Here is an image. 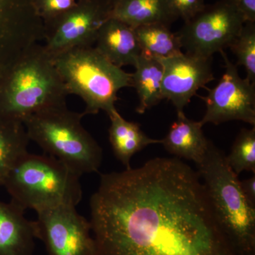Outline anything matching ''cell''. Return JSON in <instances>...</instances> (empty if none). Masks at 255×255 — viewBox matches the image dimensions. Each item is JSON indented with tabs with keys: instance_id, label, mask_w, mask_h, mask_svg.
I'll use <instances>...</instances> for the list:
<instances>
[{
	"instance_id": "7402d4cb",
	"label": "cell",
	"mask_w": 255,
	"mask_h": 255,
	"mask_svg": "<svg viewBox=\"0 0 255 255\" xmlns=\"http://www.w3.org/2000/svg\"><path fill=\"white\" fill-rule=\"evenodd\" d=\"M228 48L246 69L247 79L255 83V22H246Z\"/></svg>"
},
{
	"instance_id": "d4e9b609",
	"label": "cell",
	"mask_w": 255,
	"mask_h": 255,
	"mask_svg": "<svg viewBox=\"0 0 255 255\" xmlns=\"http://www.w3.org/2000/svg\"><path fill=\"white\" fill-rule=\"evenodd\" d=\"M235 8L245 22H255V0H226Z\"/></svg>"
},
{
	"instance_id": "52a82bcc",
	"label": "cell",
	"mask_w": 255,
	"mask_h": 255,
	"mask_svg": "<svg viewBox=\"0 0 255 255\" xmlns=\"http://www.w3.org/2000/svg\"><path fill=\"white\" fill-rule=\"evenodd\" d=\"M245 23L232 5L220 0L206 5L202 11L184 22L177 33L186 53L213 57L229 47Z\"/></svg>"
},
{
	"instance_id": "e0dca14e",
	"label": "cell",
	"mask_w": 255,
	"mask_h": 255,
	"mask_svg": "<svg viewBox=\"0 0 255 255\" xmlns=\"http://www.w3.org/2000/svg\"><path fill=\"white\" fill-rule=\"evenodd\" d=\"M111 125L109 129L110 142L116 157L130 168L132 156L147 146L161 143V140L150 138L142 131L140 124L130 122L114 109L108 114Z\"/></svg>"
},
{
	"instance_id": "2e32d148",
	"label": "cell",
	"mask_w": 255,
	"mask_h": 255,
	"mask_svg": "<svg viewBox=\"0 0 255 255\" xmlns=\"http://www.w3.org/2000/svg\"><path fill=\"white\" fill-rule=\"evenodd\" d=\"M111 18L133 28L154 23L169 26L178 18L168 0H112Z\"/></svg>"
},
{
	"instance_id": "9a60e30c",
	"label": "cell",
	"mask_w": 255,
	"mask_h": 255,
	"mask_svg": "<svg viewBox=\"0 0 255 255\" xmlns=\"http://www.w3.org/2000/svg\"><path fill=\"white\" fill-rule=\"evenodd\" d=\"M200 122H194L184 113L177 114L167 135L161 140L166 150L178 158L187 159L201 163L211 140L206 138Z\"/></svg>"
},
{
	"instance_id": "7a4b0ae2",
	"label": "cell",
	"mask_w": 255,
	"mask_h": 255,
	"mask_svg": "<svg viewBox=\"0 0 255 255\" xmlns=\"http://www.w3.org/2000/svg\"><path fill=\"white\" fill-rule=\"evenodd\" d=\"M69 92L44 46L33 45L0 78V117L23 119L66 105Z\"/></svg>"
},
{
	"instance_id": "d6986e66",
	"label": "cell",
	"mask_w": 255,
	"mask_h": 255,
	"mask_svg": "<svg viewBox=\"0 0 255 255\" xmlns=\"http://www.w3.org/2000/svg\"><path fill=\"white\" fill-rule=\"evenodd\" d=\"M29 141L22 122L0 117V187L18 159L28 152Z\"/></svg>"
},
{
	"instance_id": "7c38bea8",
	"label": "cell",
	"mask_w": 255,
	"mask_h": 255,
	"mask_svg": "<svg viewBox=\"0 0 255 255\" xmlns=\"http://www.w3.org/2000/svg\"><path fill=\"white\" fill-rule=\"evenodd\" d=\"M163 67L162 93L163 100L171 101L177 114L184 109L200 88L214 80L213 57L181 53L158 59Z\"/></svg>"
},
{
	"instance_id": "5b68a950",
	"label": "cell",
	"mask_w": 255,
	"mask_h": 255,
	"mask_svg": "<svg viewBox=\"0 0 255 255\" xmlns=\"http://www.w3.org/2000/svg\"><path fill=\"white\" fill-rule=\"evenodd\" d=\"M83 113L67 106L50 109L23 119L28 138L80 175L98 172L102 149L82 126Z\"/></svg>"
},
{
	"instance_id": "cb8c5ba5",
	"label": "cell",
	"mask_w": 255,
	"mask_h": 255,
	"mask_svg": "<svg viewBox=\"0 0 255 255\" xmlns=\"http://www.w3.org/2000/svg\"><path fill=\"white\" fill-rule=\"evenodd\" d=\"M168 1L177 17L182 18L184 22L202 11L206 5L204 0H168Z\"/></svg>"
},
{
	"instance_id": "4fadbf2b",
	"label": "cell",
	"mask_w": 255,
	"mask_h": 255,
	"mask_svg": "<svg viewBox=\"0 0 255 255\" xmlns=\"http://www.w3.org/2000/svg\"><path fill=\"white\" fill-rule=\"evenodd\" d=\"M95 48L120 68L135 66L142 54L135 28L114 18H109L100 28Z\"/></svg>"
},
{
	"instance_id": "9c48e42d",
	"label": "cell",
	"mask_w": 255,
	"mask_h": 255,
	"mask_svg": "<svg viewBox=\"0 0 255 255\" xmlns=\"http://www.w3.org/2000/svg\"><path fill=\"white\" fill-rule=\"evenodd\" d=\"M37 215L36 239L44 243L48 255H95L91 224L75 206H57Z\"/></svg>"
},
{
	"instance_id": "ffe728a7",
	"label": "cell",
	"mask_w": 255,
	"mask_h": 255,
	"mask_svg": "<svg viewBox=\"0 0 255 255\" xmlns=\"http://www.w3.org/2000/svg\"><path fill=\"white\" fill-rule=\"evenodd\" d=\"M142 54L164 59L182 53V43L177 33L162 23L145 25L135 28Z\"/></svg>"
},
{
	"instance_id": "5bb4252c",
	"label": "cell",
	"mask_w": 255,
	"mask_h": 255,
	"mask_svg": "<svg viewBox=\"0 0 255 255\" xmlns=\"http://www.w3.org/2000/svg\"><path fill=\"white\" fill-rule=\"evenodd\" d=\"M24 212L12 201H0V255H33L36 226Z\"/></svg>"
},
{
	"instance_id": "603a6c76",
	"label": "cell",
	"mask_w": 255,
	"mask_h": 255,
	"mask_svg": "<svg viewBox=\"0 0 255 255\" xmlns=\"http://www.w3.org/2000/svg\"><path fill=\"white\" fill-rule=\"evenodd\" d=\"M77 0H34L35 7L43 24L66 13L76 4Z\"/></svg>"
},
{
	"instance_id": "8992f818",
	"label": "cell",
	"mask_w": 255,
	"mask_h": 255,
	"mask_svg": "<svg viewBox=\"0 0 255 255\" xmlns=\"http://www.w3.org/2000/svg\"><path fill=\"white\" fill-rule=\"evenodd\" d=\"M69 95L85 104L83 114H109L116 109L118 92L132 87V75L110 63L95 46L80 47L50 55Z\"/></svg>"
},
{
	"instance_id": "484cf974",
	"label": "cell",
	"mask_w": 255,
	"mask_h": 255,
	"mask_svg": "<svg viewBox=\"0 0 255 255\" xmlns=\"http://www.w3.org/2000/svg\"><path fill=\"white\" fill-rule=\"evenodd\" d=\"M242 190L248 200L255 206V175L248 179L241 181Z\"/></svg>"
},
{
	"instance_id": "277c9868",
	"label": "cell",
	"mask_w": 255,
	"mask_h": 255,
	"mask_svg": "<svg viewBox=\"0 0 255 255\" xmlns=\"http://www.w3.org/2000/svg\"><path fill=\"white\" fill-rule=\"evenodd\" d=\"M80 177L54 157L27 152L15 163L3 186L11 201L37 213L60 206L76 207L82 199Z\"/></svg>"
},
{
	"instance_id": "30bf717a",
	"label": "cell",
	"mask_w": 255,
	"mask_h": 255,
	"mask_svg": "<svg viewBox=\"0 0 255 255\" xmlns=\"http://www.w3.org/2000/svg\"><path fill=\"white\" fill-rule=\"evenodd\" d=\"M225 62V73L214 88L205 89L208 95L201 97L206 106L205 115L200 121L215 125L241 121L255 126V83L240 77L237 66L224 50L220 52Z\"/></svg>"
},
{
	"instance_id": "ac0fdd59",
	"label": "cell",
	"mask_w": 255,
	"mask_h": 255,
	"mask_svg": "<svg viewBox=\"0 0 255 255\" xmlns=\"http://www.w3.org/2000/svg\"><path fill=\"white\" fill-rule=\"evenodd\" d=\"M134 68L132 87L136 90L139 104L137 113L142 114L163 100L162 82L163 67L158 59L141 54Z\"/></svg>"
},
{
	"instance_id": "44dd1931",
	"label": "cell",
	"mask_w": 255,
	"mask_h": 255,
	"mask_svg": "<svg viewBox=\"0 0 255 255\" xmlns=\"http://www.w3.org/2000/svg\"><path fill=\"white\" fill-rule=\"evenodd\" d=\"M228 163L237 175L241 172L255 173V127L242 129L233 144Z\"/></svg>"
},
{
	"instance_id": "8fae6325",
	"label": "cell",
	"mask_w": 255,
	"mask_h": 255,
	"mask_svg": "<svg viewBox=\"0 0 255 255\" xmlns=\"http://www.w3.org/2000/svg\"><path fill=\"white\" fill-rule=\"evenodd\" d=\"M43 36L34 0H0V78Z\"/></svg>"
},
{
	"instance_id": "3957f363",
	"label": "cell",
	"mask_w": 255,
	"mask_h": 255,
	"mask_svg": "<svg viewBox=\"0 0 255 255\" xmlns=\"http://www.w3.org/2000/svg\"><path fill=\"white\" fill-rule=\"evenodd\" d=\"M215 219L237 255H255V206L242 190L226 155L210 142L197 164Z\"/></svg>"
},
{
	"instance_id": "6da1fadb",
	"label": "cell",
	"mask_w": 255,
	"mask_h": 255,
	"mask_svg": "<svg viewBox=\"0 0 255 255\" xmlns=\"http://www.w3.org/2000/svg\"><path fill=\"white\" fill-rule=\"evenodd\" d=\"M90 212L95 255H237L199 173L178 157L102 174Z\"/></svg>"
},
{
	"instance_id": "ba28073f",
	"label": "cell",
	"mask_w": 255,
	"mask_h": 255,
	"mask_svg": "<svg viewBox=\"0 0 255 255\" xmlns=\"http://www.w3.org/2000/svg\"><path fill=\"white\" fill-rule=\"evenodd\" d=\"M112 9V0H77L72 9L43 24L45 49L53 55L72 48L95 46Z\"/></svg>"
}]
</instances>
